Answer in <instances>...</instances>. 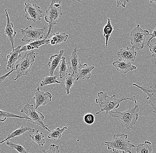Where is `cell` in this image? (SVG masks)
Here are the masks:
<instances>
[{
    "instance_id": "1",
    "label": "cell",
    "mask_w": 156,
    "mask_h": 153,
    "mask_svg": "<svg viewBox=\"0 0 156 153\" xmlns=\"http://www.w3.org/2000/svg\"><path fill=\"white\" fill-rule=\"evenodd\" d=\"M135 106L124 112H120L116 110L109 113L112 117L116 118L121 123L122 127L126 129H133L138 119V114L140 109L137 104L136 97L133 96Z\"/></svg>"
},
{
    "instance_id": "21",
    "label": "cell",
    "mask_w": 156,
    "mask_h": 153,
    "mask_svg": "<svg viewBox=\"0 0 156 153\" xmlns=\"http://www.w3.org/2000/svg\"><path fill=\"white\" fill-rule=\"evenodd\" d=\"M69 36L65 33H57L54 34L52 37L49 39V44L51 45H57L61 44L68 40Z\"/></svg>"
},
{
    "instance_id": "27",
    "label": "cell",
    "mask_w": 156,
    "mask_h": 153,
    "mask_svg": "<svg viewBox=\"0 0 156 153\" xmlns=\"http://www.w3.org/2000/svg\"><path fill=\"white\" fill-rule=\"evenodd\" d=\"M9 118H14L24 119H26L27 118L24 116H20L19 115L14 114L12 113L5 112L0 110V121L3 122Z\"/></svg>"
},
{
    "instance_id": "5",
    "label": "cell",
    "mask_w": 156,
    "mask_h": 153,
    "mask_svg": "<svg viewBox=\"0 0 156 153\" xmlns=\"http://www.w3.org/2000/svg\"><path fill=\"white\" fill-rule=\"evenodd\" d=\"M37 54L38 53L35 52L34 50L25 53L16 67L17 75L15 78H12L14 80L16 81L21 77L29 75V72L31 71V68L34 65L35 58Z\"/></svg>"
},
{
    "instance_id": "17",
    "label": "cell",
    "mask_w": 156,
    "mask_h": 153,
    "mask_svg": "<svg viewBox=\"0 0 156 153\" xmlns=\"http://www.w3.org/2000/svg\"><path fill=\"white\" fill-rule=\"evenodd\" d=\"M21 46H19L16 48L12 50L9 55L7 56V57L8 64L7 65V69L9 70V68L13 69V67L16 62L22 57L20 54V49L21 48Z\"/></svg>"
},
{
    "instance_id": "10",
    "label": "cell",
    "mask_w": 156,
    "mask_h": 153,
    "mask_svg": "<svg viewBox=\"0 0 156 153\" xmlns=\"http://www.w3.org/2000/svg\"><path fill=\"white\" fill-rule=\"evenodd\" d=\"M133 85L136 87L146 94L149 104L153 110V113L156 114V85L144 87L140 86L136 83L133 84Z\"/></svg>"
},
{
    "instance_id": "31",
    "label": "cell",
    "mask_w": 156,
    "mask_h": 153,
    "mask_svg": "<svg viewBox=\"0 0 156 153\" xmlns=\"http://www.w3.org/2000/svg\"><path fill=\"white\" fill-rule=\"evenodd\" d=\"M83 120L87 124H92L95 120V116L92 114L88 113L84 116Z\"/></svg>"
},
{
    "instance_id": "32",
    "label": "cell",
    "mask_w": 156,
    "mask_h": 153,
    "mask_svg": "<svg viewBox=\"0 0 156 153\" xmlns=\"http://www.w3.org/2000/svg\"><path fill=\"white\" fill-rule=\"evenodd\" d=\"M42 152L44 153H60L59 150V146L55 144H51L48 150H43Z\"/></svg>"
},
{
    "instance_id": "37",
    "label": "cell",
    "mask_w": 156,
    "mask_h": 153,
    "mask_svg": "<svg viewBox=\"0 0 156 153\" xmlns=\"http://www.w3.org/2000/svg\"><path fill=\"white\" fill-rule=\"evenodd\" d=\"M113 150V153H129L123 151H118V150Z\"/></svg>"
},
{
    "instance_id": "2",
    "label": "cell",
    "mask_w": 156,
    "mask_h": 153,
    "mask_svg": "<svg viewBox=\"0 0 156 153\" xmlns=\"http://www.w3.org/2000/svg\"><path fill=\"white\" fill-rule=\"evenodd\" d=\"M126 100L134 101V99L133 97L118 99L116 98V95L110 96H108L107 92H100L98 93V98L95 99V102L99 105L101 110L96 113V114H99L102 112H105V117H106L110 112L119 108L122 102Z\"/></svg>"
},
{
    "instance_id": "24",
    "label": "cell",
    "mask_w": 156,
    "mask_h": 153,
    "mask_svg": "<svg viewBox=\"0 0 156 153\" xmlns=\"http://www.w3.org/2000/svg\"><path fill=\"white\" fill-rule=\"evenodd\" d=\"M107 20H107V24L105 25L103 30V35L106 38V47L108 46L109 39L111 37L112 33H113L114 30V27L111 23V19L110 18H108Z\"/></svg>"
},
{
    "instance_id": "19",
    "label": "cell",
    "mask_w": 156,
    "mask_h": 153,
    "mask_svg": "<svg viewBox=\"0 0 156 153\" xmlns=\"http://www.w3.org/2000/svg\"><path fill=\"white\" fill-rule=\"evenodd\" d=\"M35 130V129L34 128L29 127H21L20 128L16 130L13 132L10 133L5 139L0 142V144H2L6 141L7 142V141H9L10 139H12V138H14L16 137H21L27 131L30 132H34Z\"/></svg>"
},
{
    "instance_id": "16",
    "label": "cell",
    "mask_w": 156,
    "mask_h": 153,
    "mask_svg": "<svg viewBox=\"0 0 156 153\" xmlns=\"http://www.w3.org/2000/svg\"><path fill=\"white\" fill-rule=\"evenodd\" d=\"M64 50H61L58 54H55L54 55H51L50 57L49 61L48 63V66L49 67V71L50 76H53L55 71L59 63L62 60V57L64 54Z\"/></svg>"
},
{
    "instance_id": "7",
    "label": "cell",
    "mask_w": 156,
    "mask_h": 153,
    "mask_svg": "<svg viewBox=\"0 0 156 153\" xmlns=\"http://www.w3.org/2000/svg\"><path fill=\"white\" fill-rule=\"evenodd\" d=\"M150 34L149 31L143 30L139 24H137L131 31L129 37L132 47L135 50L142 49L145 47L146 39Z\"/></svg>"
},
{
    "instance_id": "14",
    "label": "cell",
    "mask_w": 156,
    "mask_h": 153,
    "mask_svg": "<svg viewBox=\"0 0 156 153\" xmlns=\"http://www.w3.org/2000/svg\"><path fill=\"white\" fill-rule=\"evenodd\" d=\"M117 55L119 58L122 60H126L129 62H134L136 60L137 52L135 51L133 47H127L126 49H120L117 52Z\"/></svg>"
},
{
    "instance_id": "25",
    "label": "cell",
    "mask_w": 156,
    "mask_h": 153,
    "mask_svg": "<svg viewBox=\"0 0 156 153\" xmlns=\"http://www.w3.org/2000/svg\"><path fill=\"white\" fill-rule=\"evenodd\" d=\"M32 140L37 143L40 147H43L45 144L44 135L43 133L40 132V130H37L34 134L30 135Z\"/></svg>"
},
{
    "instance_id": "6",
    "label": "cell",
    "mask_w": 156,
    "mask_h": 153,
    "mask_svg": "<svg viewBox=\"0 0 156 153\" xmlns=\"http://www.w3.org/2000/svg\"><path fill=\"white\" fill-rule=\"evenodd\" d=\"M21 113H24V116L27 118L26 120L27 122L40 126L44 129L51 132L48 126L44 123V116L41 113V111H37V109L34 108V105L27 103L21 110Z\"/></svg>"
},
{
    "instance_id": "39",
    "label": "cell",
    "mask_w": 156,
    "mask_h": 153,
    "mask_svg": "<svg viewBox=\"0 0 156 153\" xmlns=\"http://www.w3.org/2000/svg\"><path fill=\"white\" fill-rule=\"evenodd\" d=\"M76 1H77V2H81V0H76Z\"/></svg>"
},
{
    "instance_id": "11",
    "label": "cell",
    "mask_w": 156,
    "mask_h": 153,
    "mask_svg": "<svg viewBox=\"0 0 156 153\" xmlns=\"http://www.w3.org/2000/svg\"><path fill=\"white\" fill-rule=\"evenodd\" d=\"M52 97L50 92L41 91L38 87L34 92V96L33 97L36 104L35 109L37 110L40 106H45L51 101Z\"/></svg>"
},
{
    "instance_id": "8",
    "label": "cell",
    "mask_w": 156,
    "mask_h": 153,
    "mask_svg": "<svg viewBox=\"0 0 156 153\" xmlns=\"http://www.w3.org/2000/svg\"><path fill=\"white\" fill-rule=\"evenodd\" d=\"M44 31V29L34 28L31 25L25 29H21V33L23 35L21 40L29 43L41 40L46 35Z\"/></svg>"
},
{
    "instance_id": "12",
    "label": "cell",
    "mask_w": 156,
    "mask_h": 153,
    "mask_svg": "<svg viewBox=\"0 0 156 153\" xmlns=\"http://www.w3.org/2000/svg\"><path fill=\"white\" fill-rule=\"evenodd\" d=\"M112 65L118 71L123 74H126L129 72L136 70L137 66H135L131 62L126 60L119 59L112 63Z\"/></svg>"
},
{
    "instance_id": "3",
    "label": "cell",
    "mask_w": 156,
    "mask_h": 153,
    "mask_svg": "<svg viewBox=\"0 0 156 153\" xmlns=\"http://www.w3.org/2000/svg\"><path fill=\"white\" fill-rule=\"evenodd\" d=\"M62 2V0H52L49 7L46 11L44 19L48 23V29L45 39L48 40L51 35L53 36L54 26L58 23L59 18L63 15Z\"/></svg>"
},
{
    "instance_id": "33",
    "label": "cell",
    "mask_w": 156,
    "mask_h": 153,
    "mask_svg": "<svg viewBox=\"0 0 156 153\" xmlns=\"http://www.w3.org/2000/svg\"><path fill=\"white\" fill-rule=\"evenodd\" d=\"M146 46L149 47L150 51L152 53V57H156V42H154L153 43H150Z\"/></svg>"
},
{
    "instance_id": "30",
    "label": "cell",
    "mask_w": 156,
    "mask_h": 153,
    "mask_svg": "<svg viewBox=\"0 0 156 153\" xmlns=\"http://www.w3.org/2000/svg\"><path fill=\"white\" fill-rule=\"evenodd\" d=\"M6 145L11 148L12 150L17 151L19 153H29L23 146L20 144H16L9 141H7Z\"/></svg>"
},
{
    "instance_id": "35",
    "label": "cell",
    "mask_w": 156,
    "mask_h": 153,
    "mask_svg": "<svg viewBox=\"0 0 156 153\" xmlns=\"http://www.w3.org/2000/svg\"><path fill=\"white\" fill-rule=\"evenodd\" d=\"M15 71H16V69H12L7 74H5V75L0 77V85L2 84L3 82L5 80V79L6 78H8V77L10 75Z\"/></svg>"
},
{
    "instance_id": "23",
    "label": "cell",
    "mask_w": 156,
    "mask_h": 153,
    "mask_svg": "<svg viewBox=\"0 0 156 153\" xmlns=\"http://www.w3.org/2000/svg\"><path fill=\"white\" fill-rule=\"evenodd\" d=\"M68 128L67 126L63 127V128H61L60 127H57L56 129L53 130L51 131L50 133L48 135V138L54 141L60 139L62 138L63 132L66 131Z\"/></svg>"
},
{
    "instance_id": "13",
    "label": "cell",
    "mask_w": 156,
    "mask_h": 153,
    "mask_svg": "<svg viewBox=\"0 0 156 153\" xmlns=\"http://www.w3.org/2000/svg\"><path fill=\"white\" fill-rule=\"evenodd\" d=\"M7 18L6 25L5 29V33L7 36L9 40L10 41L12 46V50H14V38L16 35V32L14 30V24L11 21L9 16L8 12L7 9L5 10Z\"/></svg>"
},
{
    "instance_id": "29",
    "label": "cell",
    "mask_w": 156,
    "mask_h": 153,
    "mask_svg": "<svg viewBox=\"0 0 156 153\" xmlns=\"http://www.w3.org/2000/svg\"><path fill=\"white\" fill-rule=\"evenodd\" d=\"M61 62V64L59 66V78L63 79L68 75V63H66V58L65 57H62V60Z\"/></svg>"
},
{
    "instance_id": "38",
    "label": "cell",
    "mask_w": 156,
    "mask_h": 153,
    "mask_svg": "<svg viewBox=\"0 0 156 153\" xmlns=\"http://www.w3.org/2000/svg\"><path fill=\"white\" fill-rule=\"evenodd\" d=\"M151 3L156 4V0H148Z\"/></svg>"
},
{
    "instance_id": "22",
    "label": "cell",
    "mask_w": 156,
    "mask_h": 153,
    "mask_svg": "<svg viewBox=\"0 0 156 153\" xmlns=\"http://www.w3.org/2000/svg\"><path fill=\"white\" fill-rule=\"evenodd\" d=\"M136 153H153L152 143L145 141L143 144H138L136 146Z\"/></svg>"
},
{
    "instance_id": "36",
    "label": "cell",
    "mask_w": 156,
    "mask_h": 153,
    "mask_svg": "<svg viewBox=\"0 0 156 153\" xmlns=\"http://www.w3.org/2000/svg\"><path fill=\"white\" fill-rule=\"evenodd\" d=\"M150 36H151V38L149 39L148 41H147V45L149 44L151 42L152 39L156 38V29L153 30V32H152V33L150 34Z\"/></svg>"
},
{
    "instance_id": "28",
    "label": "cell",
    "mask_w": 156,
    "mask_h": 153,
    "mask_svg": "<svg viewBox=\"0 0 156 153\" xmlns=\"http://www.w3.org/2000/svg\"><path fill=\"white\" fill-rule=\"evenodd\" d=\"M60 82L58 81L56 76H46L44 78L41 83L40 86L44 87L49 85L54 84H61Z\"/></svg>"
},
{
    "instance_id": "4",
    "label": "cell",
    "mask_w": 156,
    "mask_h": 153,
    "mask_svg": "<svg viewBox=\"0 0 156 153\" xmlns=\"http://www.w3.org/2000/svg\"><path fill=\"white\" fill-rule=\"evenodd\" d=\"M128 135L124 133L115 134L113 136L112 141L105 142V145L109 151L115 150L131 153L132 149L136 146L128 140Z\"/></svg>"
},
{
    "instance_id": "40",
    "label": "cell",
    "mask_w": 156,
    "mask_h": 153,
    "mask_svg": "<svg viewBox=\"0 0 156 153\" xmlns=\"http://www.w3.org/2000/svg\"><path fill=\"white\" fill-rule=\"evenodd\" d=\"M0 55H1V54H0Z\"/></svg>"
},
{
    "instance_id": "20",
    "label": "cell",
    "mask_w": 156,
    "mask_h": 153,
    "mask_svg": "<svg viewBox=\"0 0 156 153\" xmlns=\"http://www.w3.org/2000/svg\"><path fill=\"white\" fill-rule=\"evenodd\" d=\"M48 44H49V39L46 40L44 39V40L29 43L20 48V52L27 51L34 49H38L41 46L44 45H48Z\"/></svg>"
},
{
    "instance_id": "18",
    "label": "cell",
    "mask_w": 156,
    "mask_h": 153,
    "mask_svg": "<svg viewBox=\"0 0 156 153\" xmlns=\"http://www.w3.org/2000/svg\"><path fill=\"white\" fill-rule=\"evenodd\" d=\"M94 68V66H88L87 64L83 65L77 73L76 81L90 79L91 76V72Z\"/></svg>"
},
{
    "instance_id": "26",
    "label": "cell",
    "mask_w": 156,
    "mask_h": 153,
    "mask_svg": "<svg viewBox=\"0 0 156 153\" xmlns=\"http://www.w3.org/2000/svg\"><path fill=\"white\" fill-rule=\"evenodd\" d=\"M76 81V78L75 77V75L74 74H69L68 76L65 79V90H66L67 94L68 95L71 93L70 90L71 89L74 85L75 82Z\"/></svg>"
},
{
    "instance_id": "34",
    "label": "cell",
    "mask_w": 156,
    "mask_h": 153,
    "mask_svg": "<svg viewBox=\"0 0 156 153\" xmlns=\"http://www.w3.org/2000/svg\"><path fill=\"white\" fill-rule=\"evenodd\" d=\"M117 7L119 8V6H122L123 8H125L127 3L129 2V0H116Z\"/></svg>"
},
{
    "instance_id": "15",
    "label": "cell",
    "mask_w": 156,
    "mask_h": 153,
    "mask_svg": "<svg viewBox=\"0 0 156 153\" xmlns=\"http://www.w3.org/2000/svg\"><path fill=\"white\" fill-rule=\"evenodd\" d=\"M77 51V47L74 49L71 57L68 58V64L70 70L74 75L77 74L79 69L82 66L81 63L80 59L78 56Z\"/></svg>"
},
{
    "instance_id": "9",
    "label": "cell",
    "mask_w": 156,
    "mask_h": 153,
    "mask_svg": "<svg viewBox=\"0 0 156 153\" xmlns=\"http://www.w3.org/2000/svg\"><path fill=\"white\" fill-rule=\"evenodd\" d=\"M24 6L25 17L28 20L35 23L37 20H41L42 18L43 12L41 7L36 4H32L29 2H25Z\"/></svg>"
}]
</instances>
